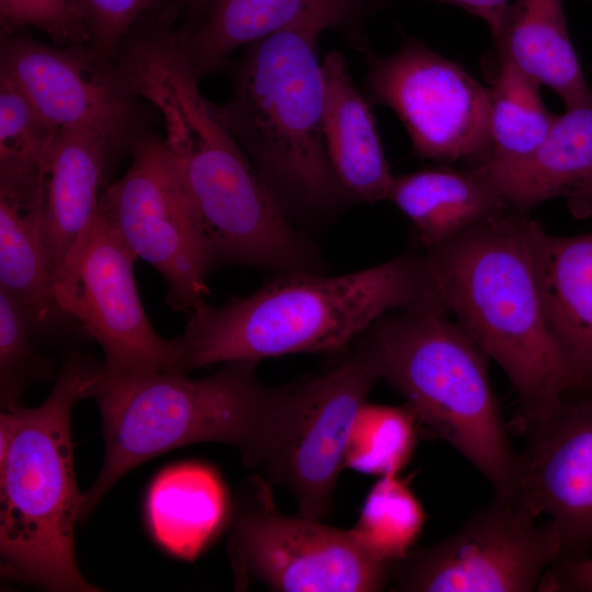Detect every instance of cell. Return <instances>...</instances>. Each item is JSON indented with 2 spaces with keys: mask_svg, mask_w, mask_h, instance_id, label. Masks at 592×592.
I'll list each match as a JSON object with an SVG mask.
<instances>
[{
  "mask_svg": "<svg viewBox=\"0 0 592 592\" xmlns=\"http://www.w3.org/2000/svg\"><path fill=\"white\" fill-rule=\"evenodd\" d=\"M0 21L5 36L34 27L55 45L90 44L88 29L72 0H0Z\"/></svg>",
  "mask_w": 592,
  "mask_h": 592,
  "instance_id": "obj_30",
  "label": "cell"
},
{
  "mask_svg": "<svg viewBox=\"0 0 592 592\" xmlns=\"http://www.w3.org/2000/svg\"><path fill=\"white\" fill-rule=\"evenodd\" d=\"M58 132L0 75V178L41 175Z\"/></svg>",
  "mask_w": 592,
  "mask_h": 592,
  "instance_id": "obj_28",
  "label": "cell"
},
{
  "mask_svg": "<svg viewBox=\"0 0 592 592\" xmlns=\"http://www.w3.org/2000/svg\"><path fill=\"white\" fill-rule=\"evenodd\" d=\"M537 591L592 592V557L559 559L545 571Z\"/></svg>",
  "mask_w": 592,
  "mask_h": 592,
  "instance_id": "obj_32",
  "label": "cell"
},
{
  "mask_svg": "<svg viewBox=\"0 0 592 592\" xmlns=\"http://www.w3.org/2000/svg\"><path fill=\"white\" fill-rule=\"evenodd\" d=\"M322 76L323 140L334 177L350 201L387 200L394 174L375 117L342 53L331 50L322 57Z\"/></svg>",
  "mask_w": 592,
  "mask_h": 592,
  "instance_id": "obj_19",
  "label": "cell"
},
{
  "mask_svg": "<svg viewBox=\"0 0 592 592\" xmlns=\"http://www.w3.org/2000/svg\"><path fill=\"white\" fill-rule=\"evenodd\" d=\"M443 305L424 252L360 271L278 274L258 291L189 311L178 337L181 373L218 363L345 351L378 319L406 308Z\"/></svg>",
  "mask_w": 592,
  "mask_h": 592,
  "instance_id": "obj_2",
  "label": "cell"
},
{
  "mask_svg": "<svg viewBox=\"0 0 592 592\" xmlns=\"http://www.w3.org/2000/svg\"><path fill=\"white\" fill-rule=\"evenodd\" d=\"M55 278L42 225L41 177L0 179V291L45 333L72 322L56 301Z\"/></svg>",
  "mask_w": 592,
  "mask_h": 592,
  "instance_id": "obj_20",
  "label": "cell"
},
{
  "mask_svg": "<svg viewBox=\"0 0 592 592\" xmlns=\"http://www.w3.org/2000/svg\"><path fill=\"white\" fill-rule=\"evenodd\" d=\"M418 421L407 405L365 403L352 428L344 466L373 476L398 475L417 443Z\"/></svg>",
  "mask_w": 592,
  "mask_h": 592,
  "instance_id": "obj_27",
  "label": "cell"
},
{
  "mask_svg": "<svg viewBox=\"0 0 592 592\" xmlns=\"http://www.w3.org/2000/svg\"><path fill=\"white\" fill-rule=\"evenodd\" d=\"M257 480V502L240 511L231 538L244 570L274 591L373 592L384 590L395 563L367 549L351 530L301 514L283 515Z\"/></svg>",
  "mask_w": 592,
  "mask_h": 592,
  "instance_id": "obj_13",
  "label": "cell"
},
{
  "mask_svg": "<svg viewBox=\"0 0 592 592\" xmlns=\"http://www.w3.org/2000/svg\"><path fill=\"white\" fill-rule=\"evenodd\" d=\"M530 240L546 318L576 390L592 388V232L556 236L531 219Z\"/></svg>",
  "mask_w": 592,
  "mask_h": 592,
  "instance_id": "obj_18",
  "label": "cell"
},
{
  "mask_svg": "<svg viewBox=\"0 0 592 592\" xmlns=\"http://www.w3.org/2000/svg\"><path fill=\"white\" fill-rule=\"evenodd\" d=\"M226 492L217 475L201 464L169 467L152 481L146 515L156 542L170 554L194 559L220 526Z\"/></svg>",
  "mask_w": 592,
  "mask_h": 592,
  "instance_id": "obj_24",
  "label": "cell"
},
{
  "mask_svg": "<svg viewBox=\"0 0 592 592\" xmlns=\"http://www.w3.org/2000/svg\"><path fill=\"white\" fill-rule=\"evenodd\" d=\"M136 260L99 209L57 271L56 301L100 344L109 369L126 375L181 373L178 338L159 335L140 301Z\"/></svg>",
  "mask_w": 592,
  "mask_h": 592,
  "instance_id": "obj_9",
  "label": "cell"
},
{
  "mask_svg": "<svg viewBox=\"0 0 592 592\" xmlns=\"http://www.w3.org/2000/svg\"><path fill=\"white\" fill-rule=\"evenodd\" d=\"M90 35V44L112 57L157 0H72Z\"/></svg>",
  "mask_w": 592,
  "mask_h": 592,
  "instance_id": "obj_31",
  "label": "cell"
},
{
  "mask_svg": "<svg viewBox=\"0 0 592 592\" xmlns=\"http://www.w3.org/2000/svg\"><path fill=\"white\" fill-rule=\"evenodd\" d=\"M449 3L482 19L489 26L491 34L498 31L502 16L511 0H436Z\"/></svg>",
  "mask_w": 592,
  "mask_h": 592,
  "instance_id": "obj_33",
  "label": "cell"
},
{
  "mask_svg": "<svg viewBox=\"0 0 592 592\" xmlns=\"http://www.w3.org/2000/svg\"><path fill=\"white\" fill-rule=\"evenodd\" d=\"M109 58L91 44L52 46L7 36L0 75L57 129L87 130L115 146L129 121L132 92Z\"/></svg>",
  "mask_w": 592,
  "mask_h": 592,
  "instance_id": "obj_15",
  "label": "cell"
},
{
  "mask_svg": "<svg viewBox=\"0 0 592 592\" xmlns=\"http://www.w3.org/2000/svg\"><path fill=\"white\" fill-rule=\"evenodd\" d=\"M478 167L509 209L528 213L562 197L578 218H592V96L566 107L540 146L525 160L499 170Z\"/></svg>",
  "mask_w": 592,
  "mask_h": 592,
  "instance_id": "obj_17",
  "label": "cell"
},
{
  "mask_svg": "<svg viewBox=\"0 0 592 592\" xmlns=\"http://www.w3.org/2000/svg\"><path fill=\"white\" fill-rule=\"evenodd\" d=\"M114 145L81 129H61L41 172L42 225L56 274L100 209V185Z\"/></svg>",
  "mask_w": 592,
  "mask_h": 592,
  "instance_id": "obj_21",
  "label": "cell"
},
{
  "mask_svg": "<svg viewBox=\"0 0 592 592\" xmlns=\"http://www.w3.org/2000/svg\"><path fill=\"white\" fill-rule=\"evenodd\" d=\"M360 338L380 379L405 398L419 425L469 460L494 498L515 501L517 453L490 383L488 355L445 307L391 311Z\"/></svg>",
  "mask_w": 592,
  "mask_h": 592,
  "instance_id": "obj_7",
  "label": "cell"
},
{
  "mask_svg": "<svg viewBox=\"0 0 592 592\" xmlns=\"http://www.w3.org/2000/svg\"><path fill=\"white\" fill-rule=\"evenodd\" d=\"M257 364L228 362L193 379L175 372L126 375L99 362L88 398L100 410L105 454L84 492L83 517L132 469L190 444H226L246 467H263L285 420L289 385H263Z\"/></svg>",
  "mask_w": 592,
  "mask_h": 592,
  "instance_id": "obj_3",
  "label": "cell"
},
{
  "mask_svg": "<svg viewBox=\"0 0 592 592\" xmlns=\"http://www.w3.org/2000/svg\"><path fill=\"white\" fill-rule=\"evenodd\" d=\"M424 521L409 485L398 475L384 476L372 487L351 531L373 554L395 563L413 549Z\"/></svg>",
  "mask_w": 592,
  "mask_h": 592,
  "instance_id": "obj_26",
  "label": "cell"
},
{
  "mask_svg": "<svg viewBox=\"0 0 592 592\" xmlns=\"http://www.w3.org/2000/svg\"><path fill=\"white\" fill-rule=\"evenodd\" d=\"M525 437L517 453L515 501L556 526L562 558L592 549V388L566 394L543 414L514 423Z\"/></svg>",
  "mask_w": 592,
  "mask_h": 592,
  "instance_id": "obj_14",
  "label": "cell"
},
{
  "mask_svg": "<svg viewBox=\"0 0 592 592\" xmlns=\"http://www.w3.org/2000/svg\"><path fill=\"white\" fill-rule=\"evenodd\" d=\"M482 69L488 82L491 149L478 166L499 170L528 158L545 140L557 115L545 106L539 84L496 46L483 56Z\"/></svg>",
  "mask_w": 592,
  "mask_h": 592,
  "instance_id": "obj_25",
  "label": "cell"
},
{
  "mask_svg": "<svg viewBox=\"0 0 592 592\" xmlns=\"http://www.w3.org/2000/svg\"><path fill=\"white\" fill-rule=\"evenodd\" d=\"M362 50L372 98L398 116L419 158L467 167L486 161L491 149L486 87L414 38H403L385 56L368 45Z\"/></svg>",
  "mask_w": 592,
  "mask_h": 592,
  "instance_id": "obj_11",
  "label": "cell"
},
{
  "mask_svg": "<svg viewBox=\"0 0 592 592\" xmlns=\"http://www.w3.org/2000/svg\"><path fill=\"white\" fill-rule=\"evenodd\" d=\"M181 1L192 13L201 18L209 0H181Z\"/></svg>",
  "mask_w": 592,
  "mask_h": 592,
  "instance_id": "obj_34",
  "label": "cell"
},
{
  "mask_svg": "<svg viewBox=\"0 0 592 592\" xmlns=\"http://www.w3.org/2000/svg\"><path fill=\"white\" fill-rule=\"evenodd\" d=\"M378 380L358 338L323 373L289 385L285 420L263 468L292 492L299 514L321 520L329 513L352 428Z\"/></svg>",
  "mask_w": 592,
  "mask_h": 592,
  "instance_id": "obj_12",
  "label": "cell"
},
{
  "mask_svg": "<svg viewBox=\"0 0 592 592\" xmlns=\"http://www.w3.org/2000/svg\"><path fill=\"white\" fill-rule=\"evenodd\" d=\"M388 0H209L200 25L183 31L189 57L202 78L236 48L301 26L341 31L368 45L363 24Z\"/></svg>",
  "mask_w": 592,
  "mask_h": 592,
  "instance_id": "obj_16",
  "label": "cell"
},
{
  "mask_svg": "<svg viewBox=\"0 0 592 592\" xmlns=\"http://www.w3.org/2000/svg\"><path fill=\"white\" fill-rule=\"evenodd\" d=\"M200 80L186 55L170 49L144 62L132 83L161 115L162 139L191 194L210 269L322 273L319 252L204 98Z\"/></svg>",
  "mask_w": 592,
  "mask_h": 592,
  "instance_id": "obj_1",
  "label": "cell"
},
{
  "mask_svg": "<svg viewBox=\"0 0 592 592\" xmlns=\"http://www.w3.org/2000/svg\"><path fill=\"white\" fill-rule=\"evenodd\" d=\"M326 30L301 26L248 45L229 99L215 110L289 214L321 215L350 201L323 140Z\"/></svg>",
  "mask_w": 592,
  "mask_h": 592,
  "instance_id": "obj_6",
  "label": "cell"
},
{
  "mask_svg": "<svg viewBox=\"0 0 592 592\" xmlns=\"http://www.w3.org/2000/svg\"><path fill=\"white\" fill-rule=\"evenodd\" d=\"M527 214L509 209L424 251L442 304L516 391L514 423L576 390L546 318Z\"/></svg>",
  "mask_w": 592,
  "mask_h": 592,
  "instance_id": "obj_4",
  "label": "cell"
},
{
  "mask_svg": "<svg viewBox=\"0 0 592 592\" xmlns=\"http://www.w3.org/2000/svg\"><path fill=\"white\" fill-rule=\"evenodd\" d=\"M494 46L521 71L554 90L566 107L592 92L571 43L562 0H516L493 35Z\"/></svg>",
  "mask_w": 592,
  "mask_h": 592,
  "instance_id": "obj_23",
  "label": "cell"
},
{
  "mask_svg": "<svg viewBox=\"0 0 592 592\" xmlns=\"http://www.w3.org/2000/svg\"><path fill=\"white\" fill-rule=\"evenodd\" d=\"M100 213L167 283V303L191 311L204 301L212 271L183 174L163 139L141 138L127 171L101 195Z\"/></svg>",
  "mask_w": 592,
  "mask_h": 592,
  "instance_id": "obj_8",
  "label": "cell"
},
{
  "mask_svg": "<svg viewBox=\"0 0 592 592\" xmlns=\"http://www.w3.org/2000/svg\"><path fill=\"white\" fill-rule=\"evenodd\" d=\"M99 362L72 352L46 400L0 414V556L5 578L55 592H95L80 572L75 526L83 519L70 417Z\"/></svg>",
  "mask_w": 592,
  "mask_h": 592,
  "instance_id": "obj_5",
  "label": "cell"
},
{
  "mask_svg": "<svg viewBox=\"0 0 592 592\" xmlns=\"http://www.w3.org/2000/svg\"><path fill=\"white\" fill-rule=\"evenodd\" d=\"M387 200L411 221L424 250L509 210L478 167L394 174Z\"/></svg>",
  "mask_w": 592,
  "mask_h": 592,
  "instance_id": "obj_22",
  "label": "cell"
},
{
  "mask_svg": "<svg viewBox=\"0 0 592 592\" xmlns=\"http://www.w3.org/2000/svg\"><path fill=\"white\" fill-rule=\"evenodd\" d=\"M43 333L34 318L0 291V401L8 409L20 403L26 388L54 377L55 368L36 348Z\"/></svg>",
  "mask_w": 592,
  "mask_h": 592,
  "instance_id": "obj_29",
  "label": "cell"
},
{
  "mask_svg": "<svg viewBox=\"0 0 592 592\" xmlns=\"http://www.w3.org/2000/svg\"><path fill=\"white\" fill-rule=\"evenodd\" d=\"M516 501L493 498L453 535L395 562L394 590L531 592L562 558L559 533Z\"/></svg>",
  "mask_w": 592,
  "mask_h": 592,
  "instance_id": "obj_10",
  "label": "cell"
}]
</instances>
